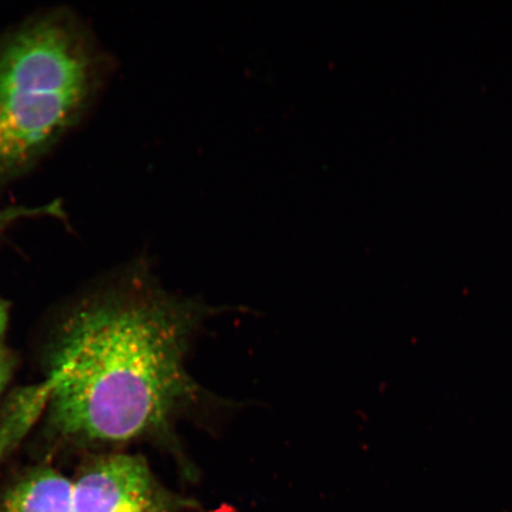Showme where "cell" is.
<instances>
[{"label":"cell","instance_id":"obj_1","mask_svg":"<svg viewBox=\"0 0 512 512\" xmlns=\"http://www.w3.org/2000/svg\"><path fill=\"white\" fill-rule=\"evenodd\" d=\"M143 275L64 320L47 380L32 392L70 444L155 438L183 462L172 422L202 399L185 356L210 309L170 296Z\"/></svg>","mask_w":512,"mask_h":512},{"label":"cell","instance_id":"obj_2","mask_svg":"<svg viewBox=\"0 0 512 512\" xmlns=\"http://www.w3.org/2000/svg\"><path fill=\"white\" fill-rule=\"evenodd\" d=\"M107 72L104 50L68 10L44 12L0 37V190L80 123Z\"/></svg>","mask_w":512,"mask_h":512},{"label":"cell","instance_id":"obj_3","mask_svg":"<svg viewBox=\"0 0 512 512\" xmlns=\"http://www.w3.org/2000/svg\"><path fill=\"white\" fill-rule=\"evenodd\" d=\"M75 512H177L188 499L166 490L138 454H107L87 464L73 482Z\"/></svg>","mask_w":512,"mask_h":512},{"label":"cell","instance_id":"obj_4","mask_svg":"<svg viewBox=\"0 0 512 512\" xmlns=\"http://www.w3.org/2000/svg\"><path fill=\"white\" fill-rule=\"evenodd\" d=\"M3 512H75L73 482L50 467H37L11 486Z\"/></svg>","mask_w":512,"mask_h":512},{"label":"cell","instance_id":"obj_5","mask_svg":"<svg viewBox=\"0 0 512 512\" xmlns=\"http://www.w3.org/2000/svg\"><path fill=\"white\" fill-rule=\"evenodd\" d=\"M40 216L57 217V219L64 217L61 202L55 201L41 207H11L0 211V236L18 221Z\"/></svg>","mask_w":512,"mask_h":512},{"label":"cell","instance_id":"obj_6","mask_svg":"<svg viewBox=\"0 0 512 512\" xmlns=\"http://www.w3.org/2000/svg\"><path fill=\"white\" fill-rule=\"evenodd\" d=\"M10 373L11 360L9 351L6 348L0 349V398H2L6 384H8Z\"/></svg>","mask_w":512,"mask_h":512},{"label":"cell","instance_id":"obj_7","mask_svg":"<svg viewBox=\"0 0 512 512\" xmlns=\"http://www.w3.org/2000/svg\"><path fill=\"white\" fill-rule=\"evenodd\" d=\"M9 323V306L0 298V349L5 347L6 330Z\"/></svg>","mask_w":512,"mask_h":512}]
</instances>
